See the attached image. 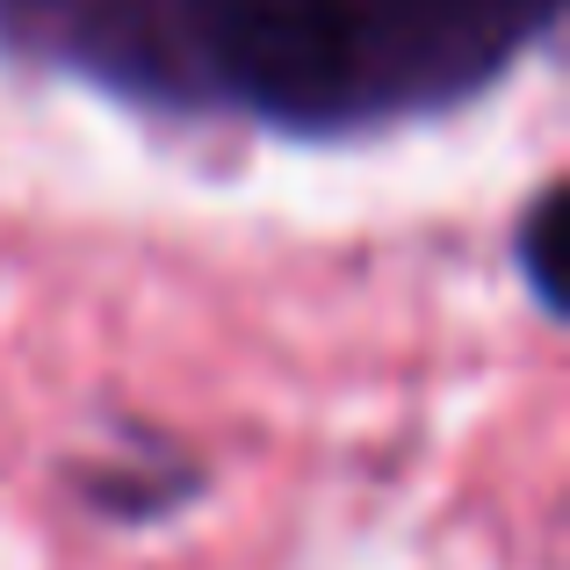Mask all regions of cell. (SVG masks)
<instances>
[{
  "label": "cell",
  "instance_id": "6da1fadb",
  "mask_svg": "<svg viewBox=\"0 0 570 570\" xmlns=\"http://www.w3.org/2000/svg\"><path fill=\"white\" fill-rule=\"evenodd\" d=\"M209 66L275 116H340L362 72L347 0H188Z\"/></svg>",
  "mask_w": 570,
  "mask_h": 570
},
{
  "label": "cell",
  "instance_id": "7a4b0ae2",
  "mask_svg": "<svg viewBox=\"0 0 570 570\" xmlns=\"http://www.w3.org/2000/svg\"><path fill=\"white\" fill-rule=\"evenodd\" d=\"M557 203L563 195L549 188L542 203L528 209V224H520V267H528V282H534V296H542V311H563V261H557V232H563V217H557Z\"/></svg>",
  "mask_w": 570,
  "mask_h": 570
}]
</instances>
